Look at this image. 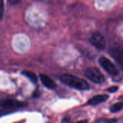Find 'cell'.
I'll return each instance as SVG.
<instances>
[{
    "mask_svg": "<svg viewBox=\"0 0 123 123\" xmlns=\"http://www.w3.org/2000/svg\"><path fill=\"white\" fill-rule=\"evenodd\" d=\"M90 43L98 50H102L106 47V40L99 32H94L90 37Z\"/></svg>",
    "mask_w": 123,
    "mask_h": 123,
    "instance_id": "obj_4",
    "label": "cell"
},
{
    "mask_svg": "<svg viewBox=\"0 0 123 123\" xmlns=\"http://www.w3.org/2000/svg\"><path fill=\"white\" fill-rule=\"evenodd\" d=\"M22 74H24L25 76H27L32 82L33 83H36L37 81V77L36 76L35 74H34L33 72L31 71H25L22 72Z\"/></svg>",
    "mask_w": 123,
    "mask_h": 123,
    "instance_id": "obj_8",
    "label": "cell"
},
{
    "mask_svg": "<svg viewBox=\"0 0 123 123\" xmlns=\"http://www.w3.org/2000/svg\"><path fill=\"white\" fill-rule=\"evenodd\" d=\"M2 113H3V112H2V111H1V110H0V116H1V115H2Z\"/></svg>",
    "mask_w": 123,
    "mask_h": 123,
    "instance_id": "obj_15",
    "label": "cell"
},
{
    "mask_svg": "<svg viewBox=\"0 0 123 123\" xmlns=\"http://www.w3.org/2000/svg\"><path fill=\"white\" fill-rule=\"evenodd\" d=\"M123 109V102H117L116 104H114L113 105H112L110 108V111L112 113L117 112L120 111L121 110Z\"/></svg>",
    "mask_w": 123,
    "mask_h": 123,
    "instance_id": "obj_9",
    "label": "cell"
},
{
    "mask_svg": "<svg viewBox=\"0 0 123 123\" xmlns=\"http://www.w3.org/2000/svg\"><path fill=\"white\" fill-rule=\"evenodd\" d=\"M85 76L90 81L96 84H102L105 81V76L99 69L94 67L89 68L85 71Z\"/></svg>",
    "mask_w": 123,
    "mask_h": 123,
    "instance_id": "obj_2",
    "label": "cell"
},
{
    "mask_svg": "<svg viewBox=\"0 0 123 123\" xmlns=\"http://www.w3.org/2000/svg\"><path fill=\"white\" fill-rule=\"evenodd\" d=\"M4 14V0H0V20L2 19Z\"/></svg>",
    "mask_w": 123,
    "mask_h": 123,
    "instance_id": "obj_11",
    "label": "cell"
},
{
    "mask_svg": "<svg viewBox=\"0 0 123 123\" xmlns=\"http://www.w3.org/2000/svg\"><path fill=\"white\" fill-rule=\"evenodd\" d=\"M21 0H8V1L11 4H18Z\"/></svg>",
    "mask_w": 123,
    "mask_h": 123,
    "instance_id": "obj_13",
    "label": "cell"
},
{
    "mask_svg": "<svg viewBox=\"0 0 123 123\" xmlns=\"http://www.w3.org/2000/svg\"><path fill=\"white\" fill-rule=\"evenodd\" d=\"M115 55L117 61L123 65V47L117 50V51L115 52Z\"/></svg>",
    "mask_w": 123,
    "mask_h": 123,
    "instance_id": "obj_10",
    "label": "cell"
},
{
    "mask_svg": "<svg viewBox=\"0 0 123 123\" xmlns=\"http://www.w3.org/2000/svg\"><path fill=\"white\" fill-rule=\"evenodd\" d=\"M108 99H109V96L107 94H99L90 99L88 101L87 105L90 106H96L106 102Z\"/></svg>",
    "mask_w": 123,
    "mask_h": 123,
    "instance_id": "obj_6",
    "label": "cell"
},
{
    "mask_svg": "<svg viewBox=\"0 0 123 123\" xmlns=\"http://www.w3.org/2000/svg\"></svg>",
    "mask_w": 123,
    "mask_h": 123,
    "instance_id": "obj_16",
    "label": "cell"
},
{
    "mask_svg": "<svg viewBox=\"0 0 123 123\" xmlns=\"http://www.w3.org/2000/svg\"><path fill=\"white\" fill-rule=\"evenodd\" d=\"M40 79L43 84L47 87L48 89H55L57 87L56 84L47 75L45 74H40Z\"/></svg>",
    "mask_w": 123,
    "mask_h": 123,
    "instance_id": "obj_7",
    "label": "cell"
},
{
    "mask_svg": "<svg viewBox=\"0 0 123 123\" xmlns=\"http://www.w3.org/2000/svg\"><path fill=\"white\" fill-rule=\"evenodd\" d=\"M118 90V87L117 86H112V87H110L107 91L110 93H114L115 92H117Z\"/></svg>",
    "mask_w": 123,
    "mask_h": 123,
    "instance_id": "obj_12",
    "label": "cell"
},
{
    "mask_svg": "<svg viewBox=\"0 0 123 123\" xmlns=\"http://www.w3.org/2000/svg\"><path fill=\"white\" fill-rule=\"evenodd\" d=\"M99 63L102 67L110 75L117 76L118 74V70L113 63H112L108 58L105 57H101L99 58Z\"/></svg>",
    "mask_w": 123,
    "mask_h": 123,
    "instance_id": "obj_3",
    "label": "cell"
},
{
    "mask_svg": "<svg viewBox=\"0 0 123 123\" xmlns=\"http://www.w3.org/2000/svg\"><path fill=\"white\" fill-rule=\"evenodd\" d=\"M24 103L14 99H4L0 102V105L5 109H16L24 107Z\"/></svg>",
    "mask_w": 123,
    "mask_h": 123,
    "instance_id": "obj_5",
    "label": "cell"
},
{
    "mask_svg": "<svg viewBox=\"0 0 123 123\" xmlns=\"http://www.w3.org/2000/svg\"><path fill=\"white\" fill-rule=\"evenodd\" d=\"M60 79L64 84L75 89L83 91L89 89V85L86 81L71 74H63Z\"/></svg>",
    "mask_w": 123,
    "mask_h": 123,
    "instance_id": "obj_1",
    "label": "cell"
},
{
    "mask_svg": "<svg viewBox=\"0 0 123 123\" xmlns=\"http://www.w3.org/2000/svg\"><path fill=\"white\" fill-rule=\"evenodd\" d=\"M117 120H98L97 122H116Z\"/></svg>",
    "mask_w": 123,
    "mask_h": 123,
    "instance_id": "obj_14",
    "label": "cell"
}]
</instances>
